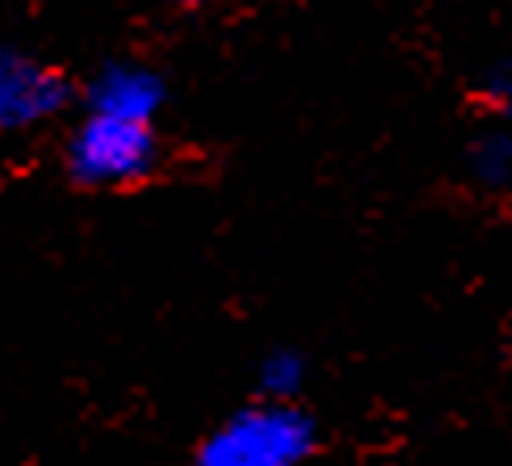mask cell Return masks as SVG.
I'll return each instance as SVG.
<instances>
[{"instance_id":"cell-1","label":"cell","mask_w":512,"mask_h":466,"mask_svg":"<svg viewBox=\"0 0 512 466\" xmlns=\"http://www.w3.org/2000/svg\"><path fill=\"white\" fill-rule=\"evenodd\" d=\"M319 454V420L298 399L256 395L227 412L194 446V466H307Z\"/></svg>"},{"instance_id":"cell-2","label":"cell","mask_w":512,"mask_h":466,"mask_svg":"<svg viewBox=\"0 0 512 466\" xmlns=\"http://www.w3.org/2000/svg\"><path fill=\"white\" fill-rule=\"evenodd\" d=\"M164 164L156 122L84 110L63 139V173L84 194H118L152 181Z\"/></svg>"},{"instance_id":"cell-3","label":"cell","mask_w":512,"mask_h":466,"mask_svg":"<svg viewBox=\"0 0 512 466\" xmlns=\"http://www.w3.org/2000/svg\"><path fill=\"white\" fill-rule=\"evenodd\" d=\"M76 101V84L55 63L21 47H0V135H21L59 118Z\"/></svg>"},{"instance_id":"cell-4","label":"cell","mask_w":512,"mask_h":466,"mask_svg":"<svg viewBox=\"0 0 512 466\" xmlns=\"http://www.w3.org/2000/svg\"><path fill=\"white\" fill-rule=\"evenodd\" d=\"M168 101V80L139 59H110L101 63L97 76L84 84V110L122 114V118H147L156 122Z\"/></svg>"},{"instance_id":"cell-5","label":"cell","mask_w":512,"mask_h":466,"mask_svg":"<svg viewBox=\"0 0 512 466\" xmlns=\"http://www.w3.org/2000/svg\"><path fill=\"white\" fill-rule=\"evenodd\" d=\"M466 173L475 177V185L504 194L512 189V122L500 118V126H487L466 147Z\"/></svg>"},{"instance_id":"cell-6","label":"cell","mask_w":512,"mask_h":466,"mask_svg":"<svg viewBox=\"0 0 512 466\" xmlns=\"http://www.w3.org/2000/svg\"><path fill=\"white\" fill-rule=\"evenodd\" d=\"M307 378V362L303 353L294 349H273L261 362V395H277V399H298Z\"/></svg>"},{"instance_id":"cell-7","label":"cell","mask_w":512,"mask_h":466,"mask_svg":"<svg viewBox=\"0 0 512 466\" xmlns=\"http://www.w3.org/2000/svg\"><path fill=\"white\" fill-rule=\"evenodd\" d=\"M479 97L487 101V110H492L496 118L512 122V59H500V63H492V68L483 72Z\"/></svg>"},{"instance_id":"cell-8","label":"cell","mask_w":512,"mask_h":466,"mask_svg":"<svg viewBox=\"0 0 512 466\" xmlns=\"http://www.w3.org/2000/svg\"><path fill=\"white\" fill-rule=\"evenodd\" d=\"M177 9H194V5H202V0H173Z\"/></svg>"}]
</instances>
